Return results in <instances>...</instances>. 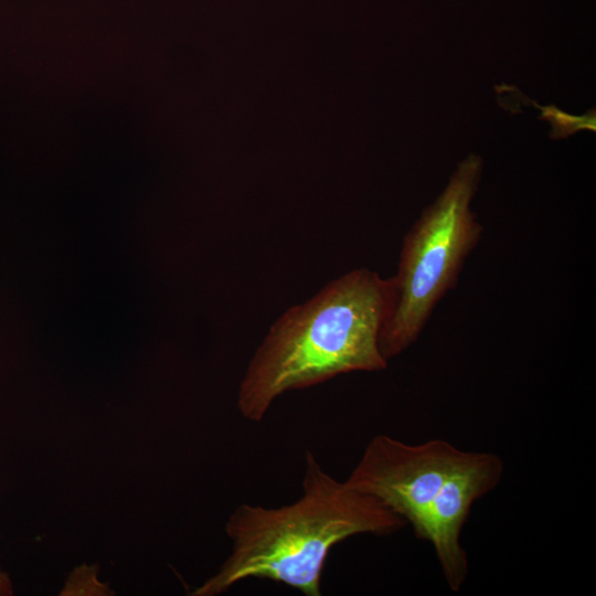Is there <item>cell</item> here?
Instances as JSON below:
<instances>
[{
    "mask_svg": "<svg viewBox=\"0 0 596 596\" xmlns=\"http://www.w3.org/2000/svg\"><path fill=\"white\" fill-rule=\"evenodd\" d=\"M465 450L444 439L407 444L386 434L365 446L345 482L419 531L425 512Z\"/></svg>",
    "mask_w": 596,
    "mask_h": 596,
    "instance_id": "cell-4",
    "label": "cell"
},
{
    "mask_svg": "<svg viewBox=\"0 0 596 596\" xmlns=\"http://www.w3.org/2000/svg\"><path fill=\"white\" fill-rule=\"evenodd\" d=\"M301 486L299 499L279 508L237 505L225 524L231 554L192 595H220L244 579L264 578L319 596L337 544L359 534L390 535L406 525L373 497L329 475L310 450Z\"/></svg>",
    "mask_w": 596,
    "mask_h": 596,
    "instance_id": "cell-2",
    "label": "cell"
},
{
    "mask_svg": "<svg viewBox=\"0 0 596 596\" xmlns=\"http://www.w3.org/2000/svg\"><path fill=\"white\" fill-rule=\"evenodd\" d=\"M483 170L482 158L466 156L436 200L406 233L394 283V302L379 347L389 361L417 341L437 304L454 289L477 246L482 225L471 210Z\"/></svg>",
    "mask_w": 596,
    "mask_h": 596,
    "instance_id": "cell-3",
    "label": "cell"
},
{
    "mask_svg": "<svg viewBox=\"0 0 596 596\" xmlns=\"http://www.w3.org/2000/svg\"><path fill=\"white\" fill-rule=\"evenodd\" d=\"M393 302L392 277L356 268L287 309L249 360L237 392L241 415L258 423L287 392L385 370L379 337Z\"/></svg>",
    "mask_w": 596,
    "mask_h": 596,
    "instance_id": "cell-1",
    "label": "cell"
},
{
    "mask_svg": "<svg viewBox=\"0 0 596 596\" xmlns=\"http://www.w3.org/2000/svg\"><path fill=\"white\" fill-rule=\"evenodd\" d=\"M503 460L493 453L465 451L428 505L417 539L432 544L441 574L454 592L468 576V556L460 542L475 501L492 491L503 475Z\"/></svg>",
    "mask_w": 596,
    "mask_h": 596,
    "instance_id": "cell-5",
    "label": "cell"
},
{
    "mask_svg": "<svg viewBox=\"0 0 596 596\" xmlns=\"http://www.w3.org/2000/svg\"><path fill=\"white\" fill-rule=\"evenodd\" d=\"M542 117L549 120L552 125L553 138H565L579 129H595V113H588L583 117L571 116L557 108H546L543 110Z\"/></svg>",
    "mask_w": 596,
    "mask_h": 596,
    "instance_id": "cell-6",
    "label": "cell"
},
{
    "mask_svg": "<svg viewBox=\"0 0 596 596\" xmlns=\"http://www.w3.org/2000/svg\"><path fill=\"white\" fill-rule=\"evenodd\" d=\"M13 594V587L8 574L0 570V596H10Z\"/></svg>",
    "mask_w": 596,
    "mask_h": 596,
    "instance_id": "cell-7",
    "label": "cell"
}]
</instances>
